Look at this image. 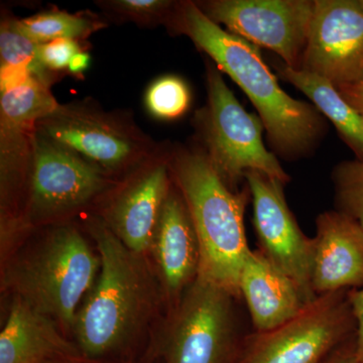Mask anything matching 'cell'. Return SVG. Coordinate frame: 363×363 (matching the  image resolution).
<instances>
[{"label": "cell", "mask_w": 363, "mask_h": 363, "mask_svg": "<svg viewBox=\"0 0 363 363\" xmlns=\"http://www.w3.org/2000/svg\"><path fill=\"white\" fill-rule=\"evenodd\" d=\"M13 23L18 32L40 45L59 39H86L104 26L87 16L61 11H47Z\"/></svg>", "instance_id": "obj_20"}, {"label": "cell", "mask_w": 363, "mask_h": 363, "mask_svg": "<svg viewBox=\"0 0 363 363\" xmlns=\"http://www.w3.org/2000/svg\"><path fill=\"white\" fill-rule=\"evenodd\" d=\"M33 77L32 71L23 66L1 65L0 70V88L1 93L28 83Z\"/></svg>", "instance_id": "obj_26"}, {"label": "cell", "mask_w": 363, "mask_h": 363, "mask_svg": "<svg viewBox=\"0 0 363 363\" xmlns=\"http://www.w3.org/2000/svg\"><path fill=\"white\" fill-rule=\"evenodd\" d=\"M197 6L227 32L276 52L286 66L300 70L315 0H210Z\"/></svg>", "instance_id": "obj_8"}, {"label": "cell", "mask_w": 363, "mask_h": 363, "mask_svg": "<svg viewBox=\"0 0 363 363\" xmlns=\"http://www.w3.org/2000/svg\"><path fill=\"white\" fill-rule=\"evenodd\" d=\"M169 169L199 240V276L240 298V272L252 250L245 228V207L252 200L247 183L240 190L229 187L203 150H177Z\"/></svg>", "instance_id": "obj_3"}, {"label": "cell", "mask_w": 363, "mask_h": 363, "mask_svg": "<svg viewBox=\"0 0 363 363\" xmlns=\"http://www.w3.org/2000/svg\"><path fill=\"white\" fill-rule=\"evenodd\" d=\"M311 285L317 297L363 289V228L337 210L318 215Z\"/></svg>", "instance_id": "obj_13"}, {"label": "cell", "mask_w": 363, "mask_h": 363, "mask_svg": "<svg viewBox=\"0 0 363 363\" xmlns=\"http://www.w3.org/2000/svg\"><path fill=\"white\" fill-rule=\"evenodd\" d=\"M337 89L363 116V80L352 84L337 86Z\"/></svg>", "instance_id": "obj_28"}, {"label": "cell", "mask_w": 363, "mask_h": 363, "mask_svg": "<svg viewBox=\"0 0 363 363\" xmlns=\"http://www.w3.org/2000/svg\"><path fill=\"white\" fill-rule=\"evenodd\" d=\"M169 174V162H152L119 193L109 207L107 225L128 250L138 255H145L152 247L172 189Z\"/></svg>", "instance_id": "obj_14"}, {"label": "cell", "mask_w": 363, "mask_h": 363, "mask_svg": "<svg viewBox=\"0 0 363 363\" xmlns=\"http://www.w3.org/2000/svg\"><path fill=\"white\" fill-rule=\"evenodd\" d=\"M350 291L319 296L278 328L250 334L238 363H324L357 336Z\"/></svg>", "instance_id": "obj_7"}, {"label": "cell", "mask_w": 363, "mask_h": 363, "mask_svg": "<svg viewBox=\"0 0 363 363\" xmlns=\"http://www.w3.org/2000/svg\"><path fill=\"white\" fill-rule=\"evenodd\" d=\"M359 4H360V6H362V9H363V0H359Z\"/></svg>", "instance_id": "obj_32"}, {"label": "cell", "mask_w": 363, "mask_h": 363, "mask_svg": "<svg viewBox=\"0 0 363 363\" xmlns=\"http://www.w3.org/2000/svg\"><path fill=\"white\" fill-rule=\"evenodd\" d=\"M208 102L198 116L205 154L222 180L233 190H240L245 174L260 172L283 182L290 177L276 155L262 140L264 124L248 113L234 96L218 67L207 64Z\"/></svg>", "instance_id": "obj_6"}, {"label": "cell", "mask_w": 363, "mask_h": 363, "mask_svg": "<svg viewBox=\"0 0 363 363\" xmlns=\"http://www.w3.org/2000/svg\"><path fill=\"white\" fill-rule=\"evenodd\" d=\"M300 70L337 86L363 80V9L359 0H315Z\"/></svg>", "instance_id": "obj_12"}, {"label": "cell", "mask_w": 363, "mask_h": 363, "mask_svg": "<svg viewBox=\"0 0 363 363\" xmlns=\"http://www.w3.org/2000/svg\"><path fill=\"white\" fill-rule=\"evenodd\" d=\"M350 298L357 322V353L358 362L363 363V289L350 290Z\"/></svg>", "instance_id": "obj_27"}, {"label": "cell", "mask_w": 363, "mask_h": 363, "mask_svg": "<svg viewBox=\"0 0 363 363\" xmlns=\"http://www.w3.org/2000/svg\"><path fill=\"white\" fill-rule=\"evenodd\" d=\"M77 40L59 39L40 45L42 63L50 71L68 68L71 60L80 52Z\"/></svg>", "instance_id": "obj_25"}, {"label": "cell", "mask_w": 363, "mask_h": 363, "mask_svg": "<svg viewBox=\"0 0 363 363\" xmlns=\"http://www.w3.org/2000/svg\"><path fill=\"white\" fill-rule=\"evenodd\" d=\"M191 102L187 84L176 76H164L152 83L145 95L150 113L160 119H175L188 111Z\"/></svg>", "instance_id": "obj_23"}, {"label": "cell", "mask_w": 363, "mask_h": 363, "mask_svg": "<svg viewBox=\"0 0 363 363\" xmlns=\"http://www.w3.org/2000/svg\"><path fill=\"white\" fill-rule=\"evenodd\" d=\"M100 269L79 308L73 332L85 359L125 347L149 323L156 307V281L142 255L131 252L104 222L91 224Z\"/></svg>", "instance_id": "obj_2"}, {"label": "cell", "mask_w": 363, "mask_h": 363, "mask_svg": "<svg viewBox=\"0 0 363 363\" xmlns=\"http://www.w3.org/2000/svg\"><path fill=\"white\" fill-rule=\"evenodd\" d=\"M240 300L198 276L172 306L160 342L164 363H238L247 338L240 337Z\"/></svg>", "instance_id": "obj_5"}, {"label": "cell", "mask_w": 363, "mask_h": 363, "mask_svg": "<svg viewBox=\"0 0 363 363\" xmlns=\"http://www.w3.org/2000/svg\"><path fill=\"white\" fill-rule=\"evenodd\" d=\"M56 363H88L85 362V359H78V360H67V362H61Z\"/></svg>", "instance_id": "obj_31"}, {"label": "cell", "mask_w": 363, "mask_h": 363, "mask_svg": "<svg viewBox=\"0 0 363 363\" xmlns=\"http://www.w3.org/2000/svg\"><path fill=\"white\" fill-rule=\"evenodd\" d=\"M150 252L164 293L174 306L198 278L201 266L199 240L178 188L171 189L164 202Z\"/></svg>", "instance_id": "obj_15"}, {"label": "cell", "mask_w": 363, "mask_h": 363, "mask_svg": "<svg viewBox=\"0 0 363 363\" xmlns=\"http://www.w3.org/2000/svg\"><path fill=\"white\" fill-rule=\"evenodd\" d=\"M90 64V56L87 52H80L73 57L69 64L68 70L74 75H79L88 68Z\"/></svg>", "instance_id": "obj_30"}, {"label": "cell", "mask_w": 363, "mask_h": 363, "mask_svg": "<svg viewBox=\"0 0 363 363\" xmlns=\"http://www.w3.org/2000/svg\"><path fill=\"white\" fill-rule=\"evenodd\" d=\"M35 133L107 172L121 171L147 155L142 138L111 117L61 106L40 121Z\"/></svg>", "instance_id": "obj_11"}, {"label": "cell", "mask_w": 363, "mask_h": 363, "mask_svg": "<svg viewBox=\"0 0 363 363\" xmlns=\"http://www.w3.org/2000/svg\"><path fill=\"white\" fill-rule=\"evenodd\" d=\"M99 255L77 228L60 226L6 267L4 288L57 324L73 330L79 305L96 281Z\"/></svg>", "instance_id": "obj_4"}, {"label": "cell", "mask_w": 363, "mask_h": 363, "mask_svg": "<svg viewBox=\"0 0 363 363\" xmlns=\"http://www.w3.org/2000/svg\"><path fill=\"white\" fill-rule=\"evenodd\" d=\"M169 21L250 98L277 154L296 159L319 142L325 128L322 114L314 105L294 99L283 90L259 47L215 23L196 2L177 4Z\"/></svg>", "instance_id": "obj_1"}, {"label": "cell", "mask_w": 363, "mask_h": 363, "mask_svg": "<svg viewBox=\"0 0 363 363\" xmlns=\"http://www.w3.org/2000/svg\"><path fill=\"white\" fill-rule=\"evenodd\" d=\"M357 337L341 346L324 363H359L357 353Z\"/></svg>", "instance_id": "obj_29"}, {"label": "cell", "mask_w": 363, "mask_h": 363, "mask_svg": "<svg viewBox=\"0 0 363 363\" xmlns=\"http://www.w3.org/2000/svg\"><path fill=\"white\" fill-rule=\"evenodd\" d=\"M85 359L60 333L56 322L13 298L0 333V363H56Z\"/></svg>", "instance_id": "obj_17"}, {"label": "cell", "mask_w": 363, "mask_h": 363, "mask_svg": "<svg viewBox=\"0 0 363 363\" xmlns=\"http://www.w3.org/2000/svg\"><path fill=\"white\" fill-rule=\"evenodd\" d=\"M102 6L126 21H133L142 25L169 21L176 4L164 0H113L102 2Z\"/></svg>", "instance_id": "obj_24"}, {"label": "cell", "mask_w": 363, "mask_h": 363, "mask_svg": "<svg viewBox=\"0 0 363 363\" xmlns=\"http://www.w3.org/2000/svg\"><path fill=\"white\" fill-rule=\"evenodd\" d=\"M336 210L351 217L363 228V161L340 162L332 173Z\"/></svg>", "instance_id": "obj_22"}, {"label": "cell", "mask_w": 363, "mask_h": 363, "mask_svg": "<svg viewBox=\"0 0 363 363\" xmlns=\"http://www.w3.org/2000/svg\"><path fill=\"white\" fill-rule=\"evenodd\" d=\"M40 45L16 30L13 21H4L0 30L1 65L23 66L32 71L33 77L45 84L52 82L50 70L45 68L40 57Z\"/></svg>", "instance_id": "obj_21"}, {"label": "cell", "mask_w": 363, "mask_h": 363, "mask_svg": "<svg viewBox=\"0 0 363 363\" xmlns=\"http://www.w3.org/2000/svg\"><path fill=\"white\" fill-rule=\"evenodd\" d=\"M60 107L50 86L33 78L20 87L1 93V124L35 128L40 121L51 116Z\"/></svg>", "instance_id": "obj_19"}, {"label": "cell", "mask_w": 363, "mask_h": 363, "mask_svg": "<svg viewBox=\"0 0 363 363\" xmlns=\"http://www.w3.org/2000/svg\"><path fill=\"white\" fill-rule=\"evenodd\" d=\"M245 183L252 196L257 250L292 279L310 304L317 298L311 285L313 238L303 233L291 211L285 184L257 171L245 174Z\"/></svg>", "instance_id": "obj_9"}, {"label": "cell", "mask_w": 363, "mask_h": 363, "mask_svg": "<svg viewBox=\"0 0 363 363\" xmlns=\"http://www.w3.org/2000/svg\"><path fill=\"white\" fill-rule=\"evenodd\" d=\"M276 69L281 79L311 100L320 113L335 126L355 159L363 161V116L342 96L337 87L326 79L307 71L295 70L283 62L276 63Z\"/></svg>", "instance_id": "obj_18"}, {"label": "cell", "mask_w": 363, "mask_h": 363, "mask_svg": "<svg viewBox=\"0 0 363 363\" xmlns=\"http://www.w3.org/2000/svg\"><path fill=\"white\" fill-rule=\"evenodd\" d=\"M26 217L44 221L70 213L97 197L108 180L94 164L35 133Z\"/></svg>", "instance_id": "obj_10"}, {"label": "cell", "mask_w": 363, "mask_h": 363, "mask_svg": "<svg viewBox=\"0 0 363 363\" xmlns=\"http://www.w3.org/2000/svg\"><path fill=\"white\" fill-rule=\"evenodd\" d=\"M240 298L257 333L278 328L304 309L305 302L297 285L264 257L259 250H250L240 276Z\"/></svg>", "instance_id": "obj_16"}]
</instances>
